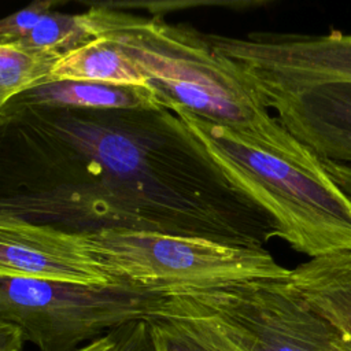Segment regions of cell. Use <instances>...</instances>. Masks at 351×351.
I'll list each match as a JSON object with an SVG mask.
<instances>
[{
	"mask_svg": "<svg viewBox=\"0 0 351 351\" xmlns=\"http://www.w3.org/2000/svg\"><path fill=\"white\" fill-rule=\"evenodd\" d=\"M60 56L58 52L0 44V112L23 92L47 84Z\"/></svg>",
	"mask_w": 351,
	"mask_h": 351,
	"instance_id": "obj_13",
	"label": "cell"
},
{
	"mask_svg": "<svg viewBox=\"0 0 351 351\" xmlns=\"http://www.w3.org/2000/svg\"><path fill=\"white\" fill-rule=\"evenodd\" d=\"M289 282L351 340V252L313 258L291 270Z\"/></svg>",
	"mask_w": 351,
	"mask_h": 351,
	"instance_id": "obj_10",
	"label": "cell"
},
{
	"mask_svg": "<svg viewBox=\"0 0 351 351\" xmlns=\"http://www.w3.org/2000/svg\"><path fill=\"white\" fill-rule=\"evenodd\" d=\"M163 298L162 291L128 282L82 285L0 277V318L38 351H74L128 322L147 319Z\"/></svg>",
	"mask_w": 351,
	"mask_h": 351,
	"instance_id": "obj_4",
	"label": "cell"
},
{
	"mask_svg": "<svg viewBox=\"0 0 351 351\" xmlns=\"http://www.w3.org/2000/svg\"><path fill=\"white\" fill-rule=\"evenodd\" d=\"M16 104L86 110H163L149 86L89 81H56L23 92Z\"/></svg>",
	"mask_w": 351,
	"mask_h": 351,
	"instance_id": "obj_11",
	"label": "cell"
},
{
	"mask_svg": "<svg viewBox=\"0 0 351 351\" xmlns=\"http://www.w3.org/2000/svg\"><path fill=\"white\" fill-rule=\"evenodd\" d=\"M173 112L228 180L271 215L293 251L310 259L351 252V197L314 152L277 154L186 110Z\"/></svg>",
	"mask_w": 351,
	"mask_h": 351,
	"instance_id": "obj_2",
	"label": "cell"
},
{
	"mask_svg": "<svg viewBox=\"0 0 351 351\" xmlns=\"http://www.w3.org/2000/svg\"><path fill=\"white\" fill-rule=\"evenodd\" d=\"M206 36L218 52L247 71L263 101L326 84H351V34L261 32L244 38Z\"/></svg>",
	"mask_w": 351,
	"mask_h": 351,
	"instance_id": "obj_6",
	"label": "cell"
},
{
	"mask_svg": "<svg viewBox=\"0 0 351 351\" xmlns=\"http://www.w3.org/2000/svg\"><path fill=\"white\" fill-rule=\"evenodd\" d=\"M163 295L158 310L145 319L152 351H244L211 314L180 295Z\"/></svg>",
	"mask_w": 351,
	"mask_h": 351,
	"instance_id": "obj_9",
	"label": "cell"
},
{
	"mask_svg": "<svg viewBox=\"0 0 351 351\" xmlns=\"http://www.w3.org/2000/svg\"><path fill=\"white\" fill-rule=\"evenodd\" d=\"M56 81L148 86L145 75L134 62L115 43L103 37H95L63 53L48 77V82Z\"/></svg>",
	"mask_w": 351,
	"mask_h": 351,
	"instance_id": "obj_12",
	"label": "cell"
},
{
	"mask_svg": "<svg viewBox=\"0 0 351 351\" xmlns=\"http://www.w3.org/2000/svg\"><path fill=\"white\" fill-rule=\"evenodd\" d=\"M115 343V336H114V330L111 333H108L104 337H100L86 346H82L74 351H112Z\"/></svg>",
	"mask_w": 351,
	"mask_h": 351,
	"instance_id": "obj_16",
	"label": "cell"
},
{
	"mask_svg": "<svg viewBox=\"0 0 351 351\" xmlns=\"http://www.w3.org/2000/svg\"><path fill=\"white\" fill-rule=\"evenodd\" d=\"M265 103L318 158L351 166V84H326Z\"/></svg>",
	"mask_w": 351,
	"mask_h": 351,
	"instance_id": "obj_8",
	"label": "cell"
},
{
	"mask_svg": "<svg viewBox=\"0 0 351 351\" xmlns=\"http://www.w3.org/2000/svg\"><path fill=\"white\" fill-rule=\"evenodd\" d=\"M82 240L112 282L158 291L288 280L291 274L266 248L126 229L88 233L82 234Z\"/></svg>",
	"mask_w": 351,
	"mask_h": 351,
	"instance_id": "obj_3",
	"label": "cell"
},
{
	"mask_svg": "<svg viewBox=\"0 0 351 351\" xmlns=\"http://www.w3.org/2000/svg\"><path fill=\"white\" fill-rule=\"evenodd\" d=\"M321 162L330 178L351 197V166L326 159H321Z\"/></svg>",
	"mask_w": 351,
	"mask_h": 351,
	"instance_id": "obj_15",
	"label": "cell"
},
{
	"mask_svg": "<svg viewBox=\"0 0 351 351\" xmlns=\"http://www.w3.org/2000/svg\"><path fill=\"white\" fill-rule=\"evenodd\" d=\"M81 15L93 37L115 43L134 62L166 110H186L277 154L311 152L269 112L247 71L218 52L206 33L115 5L96 4Z\"/></svg>",
	"mask_w": 351,
	"mask_h": 351,
	"instance_id": "obj_1",
	"label": "cell"
},
{
	"mask_svg": "<svg viewBox=\"0 0 351 351\" xmlns=\"http://www.w3.org/2000/svg\"><path fill=\"white\" fill-rule=\"evenodd\" d=\"M176 293L211 314L244 351H350L348 339L288 280H255Z\"/></svg>",
	"mask_w": 351,
	"mask_h": 351,
	"instance_id": "obj_5",
	"label": "cell"
},
{
	"mask_svg": "<svg viewBox=\"0 0 351 351\" xmlns=\"http://www.w3.org/2000/svg\"><path fill=\"white\" fill-rule=\"evenodd\" d=\"M26 343L16 326L0 318V351H26Z\"/></svg>",
	"mask_w": 351,
	"mask_h": 351,
	"instance_id": "obj_14",
	"label": "cell"
},
{
	"mask_svg": "<svg viewBox=\"0 0 351 351\" xmlns=\"http://www.w3.org/2000/svg\"><path fill=\"white\" fill-rule=\"evenodd\" d=\"M348 343H350V351H351V340L348 339Z\"/></svg>",
	"mask_w": 351,
	"mask_h": 351,
	"instance_id": "obj_17",
	"label": "cell"
},
{
	"mask_svg": "<svg viewBox=\"0 0 351 351\" xmlns=\"http://www.w3.org/2000/svg\"><path fill=\"white\" fill-rule=\"evenodd\" d=\"M0 277L117 284L90 256L82 234L5 215H0Z\"/></svg>",
	"mask_w": 351,
	"mask_h": 351,
	"instance_id": "obj_7",
	"label": "cell"
}]
</instances>
